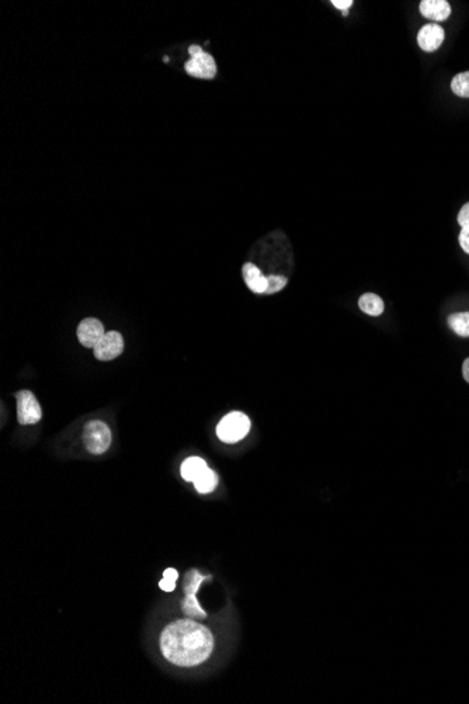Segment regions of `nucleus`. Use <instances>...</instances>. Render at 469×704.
<instances>
[{"mask_svg":"<svg viewBox=\"0 0 469 704\" xmlns=\"http://www.w3.org/2000/svg\"><path fill=\"white\" fill-rule=\"evenodd\" d=\"M451 90L458 97H469V70L454 76L451 82Z\"/></svg>","mask_w":469,"mask_h":704,"instance_id":"obj_16","label":"nucleus"},{"mask_svg":"<svg viewBox=\"0 0 469 704\" xmlns=\"http://www.w3.org/2000/svg\"><path fill=\"white\" fill-rule=\"evenodd\" d=\"M104 334V326L97 318H84L77 326V339L84 347L94 348Z\"/></svg>","mask_w":469,"mask_h":704,"instance_id":"obj_7","label":"nucleus"},{"mask_svg":"<svg viewBox=\"0 0 469 704\" xmlns=\"http://www.w3.org/2000/svg\"><path fill=\"white\" fill-rule=\"evenodd\" d=\"M181 608H183V613L190 617V618H198V620H202L206 617V613L202 610V607L199 606L198 600H190V599H184L183 603H181Z\"/></svg>","mask_w":469,"mask_h":704,"instance_id":"obj_17","label":"nucleus"},{"mask_svg":"<svg viewBox=\"0 0 469 704\" xmlns=\"http://www.w3.org/2000/svg\"><path fill=\"white\" fill-rule=\"evenodd\" d=\"M448 326L462 337H469V312H455L447 318Z\"/></svg>","mask_w":469,"mask_h":704,"instance_id":"obj_14","label":"nucleus"},{"mask_svg":"<svg viewBox=\"0 0 469 704\" xmlns=\"http://www.w3.org/2000/svg\"><path fill=\"white\" fill-rule=\"evenodd\" d=\"M267 281H268V285H267L264 295L275 294V292L281 291L282 288H285V285L288 284V278L281 275V274H270V275H267Z\"/></svg>","mask_w":469,"mask_h":704,"instance_id":"obj_18","label":"nucleus"},{"mask_svg":"<svg viewBox=\"0 0 469 704\" xmlns=\"http://www.w3.org/2000/svg\"><path fill=\"white\" fill-rule=\"evenodd\" d=\"M83 443L91 454H103L111 444V431L101 420H90L83 430Z\"/></svg>","mask_w":469,"mask_h":704,"instance_id":"obj_3","label":"nucleus"},{"mask_svg":"<svg viewBox=\"0 0 469 704\" xmlns=\"http://www.w3.org/2000/svg\"><path fill=\"white\" fill-rule=\"evenodd\" d=\"M458 223L462 226V228H468L469 226V202H466L461 211L458 212Z\"/></svg>","mask_w":469,"mask_h":704,"instance_id":"obj_20","label":"nucleus"},{"mask_svg":"<svg viewBox=\"0 0 469 704\" xmlns=\"http://www.w3.org/2000/svg\"><path fill=\"white\" fill-rule=\"evenodd\" d=\"M445 38L444 28L438 24H425L417 34V44L425 52H434Z\"/></svg>","mask_w":469,"mask_h":704,"instance_id":"obj_8","label":"nucleus"},{"mask_svg":"<svg viewBox=\"0 0 469 704\" xmlns=\"http://www.w3.org/2000/svg\"><path fill=\"white\" fill-rule=\"evenodd\" d=\"M459 245L463 249V252L469 254V226L462 228V230L459 233Z\"/></svg>","mask_w":469,"mask_h":704,"instance_id":"obj_21","label":"nucleus"},{"mask_svg":"<svg viewBox=\"0 0 469 704\" xmlns=\"http://www.w3.org/2000/svg\"><path fill=\"white\" fill-rule=\"evenodd\" d=\"M206 462L199 457H190L181 464V476L185 481L194 482L204 469H206Z\"/></svg>","mask_w":469,"mask_h":704,"instance_id":"obj_12","label":"nucleus"},{"mask_svg":"<svg viewBox=\"0 0 469 704\" xmlns=\"http://www.w3.org/2000/svg\"><path fill=\"white\" fill-rule=\"evenodd\" d=\"M218 485V475L211 468H206L201 472V475L194 481V486L199 493H209Z\"/></svg>","mask_w":469,"mask_h":704,"instance_id":"obj_15","label":"nucleus"},{"mask_svg":"<svg viewBox=\"0 0 469 704\" xmlns=\"http://www.w3.org/2000/svg\"><path fill=\"white\" fill-rule=\"evenodd\" d=\"M358 308L366 315L379 316V315H382L385 305H383V301L379 295L372 294V292H366V294H362L359 296Z\"/></svg>","mask_w":469,"mask_h":704,"instance_id":"obj_11","label":"nucleus"},{"mask_svg":"<svg viewBox=\"0 0 469 704\" xmlns=\"http://www.w3.org/2000/svg\"><path fill=\"white\" fill-rule=\"evenodd\" d=\"M462 375H463L465 381L469 384V357L462 364Z\"/></svg>","mask_w":469,"mask_h":704,"instance_id":"obj_23","label":"nucleus"},{"mask_svg":"<svg viewBox=\"0 0 469 704\" xmlns=\"http://www.w3.org/2000/svg\"><path fill=\"white\" fill-rule=\"evenodd\" d=\"M163 656L177 666H195L212 653L213 637L211 631L194 620L170 622L160 635Z\"/></svg>","mask_w":469,"mask_h":704,"instance_id":"obj_1","label":"nucleus"},{"mask_svg":"<svg viewBox=\"0 0 469 704\" xmlns=\"http://www.w3.org/2000/svg\"><path fill=\"white\" fill-rule=\"evenodd\" d=\"M177 578H178V572L174 569V568H167L164 572H163V578L159 582V587L164 592H171L174 590L176 587V582H177Z\"/></svg>","mask_w":469,"mask_h":704,"instance_id":"obj_19","label":"nucleus"},{"mask_svg":"<svg viewBox=\"0 0 469 704\" xmlns=\"http://www.w3.org/2000/svg\"><path fill=\"white\" fill-rule=\"evenodd\" d=\"M211 576H205V575H201L199 571L197 569H191L185 573V578H184V593H185V599H190V600H197L195 594L199 590V586L201 583L205 580V579H209Z\"/></svg>","mask_w":469,"mask_h":704,"instance_id":"obj_13","label":"nucleus"},{"mask_svg":"<svg viewBox=\"0 0 469 704\" xmlns=\"http://www.w3.org/2000/svg\"><path fill=\"white\" fill-rule=\"evenodd\" d=\"M202 51H204V49H202L199 45H190V46H188V53H190V58H191V56H195V55H198V53H201Z\"/></svg>","mask_w":469,"mask_h":704,"instance_id":"obj_24","label":"nucleus"},{"mask_svg":"<svg viewBox=\"0 0 469 704\" xmlns=\"http://www.w3.org/2000/svg\"><path fill=\"white\" fill-rule=\"evenodd\" d=\"M331 4L336 8H340L341 11H347L352 6V0H333Z\"/></svg>","mask_w":469,"mask_h":704,"instance_id":"obj_22","label":"nucleus"},{"mask_svg":"<svg viewBox=\"0 0 469 704\" xmlns=\"http://www.w3.org/2000/svg\"><path fill=\"white\" fill-rule=\"evenodd\" d=\"M242 275H243V280L250 291H253L254 294L264 295L267 285H268V281H267V277L260 271V268L254 263H250V261L244 263L242 267Z\"/></svg>","mask_w":469,"mask_h":704,"instance_id":"obj_9","label":"nucleus"},{"mask_svg":"<svg viewBox=\"0 0 469 704\" xmlns=\"http://www.w3.org/2000/svg\"><path fill=\"white\" fill-rule=\"evenodd\" d=\"M124 350V337L117 330L105 332L101 340L94 346V357L101 361L117 358Z\"/></svg>","mask_w":469,"mask_h":704,"instance_id":"obj_5","label":"nucleus"},{"mask_svg":"<svg viewBox=\"0 0 469 704\" xmlns=\"http://www.w3.org/2000/svg\"><path fill=\"white\" fill-rule=\"evenodd\" d=\"M17 399V419L20 424H34L41 420L42 409L31 391H20Z\"/></svg>","mask_w":469,"mask_h":704,"instance_id":"obj_4","label":"nucleus"},{"mask_svg":"<svg viewBox=\"0 0 469 704\" xmlns=\"http://www.w3.org/2000/svg\"><path fill=\"white\" fill-rule=\"evenodd\" d=\"M420 13L425 18L444 21L451 14V6L447 0H423L420 3Z\"/></svg>","mask_w":469,"mask_h":704,"instance_id":"obj_10","label":"nucleus"},{"mask_svg":"<svg viewBox=\"0 0 469 704\" xmlns=\"http://www.w3.org/2000/svg\"><path fill=\"white\" fill-rule=\"evenodd\" d=\"M184 69L187 74L198 79H213L216 74L215 59L204 51L195 56H191L184 63Z\"/></svg>","mask_w":469,"mask_h":704,"instance_id":"obj_6","label":"nucleus"},{"mask_svg":"<svg viewBox=\"0 0 469 704\" xmlns=\"http://www.w3.org/2000/svg\"><path fill=\"white\" fill-rule=\"evenodd\" d=\"M250 420L242 412H230L216 426V436L223 443H236L247 436Z\"/></svg>","mask_w":469,"mask_h":704,"instance_id":"obj_2","label":"nucleus"}]
</instances>
